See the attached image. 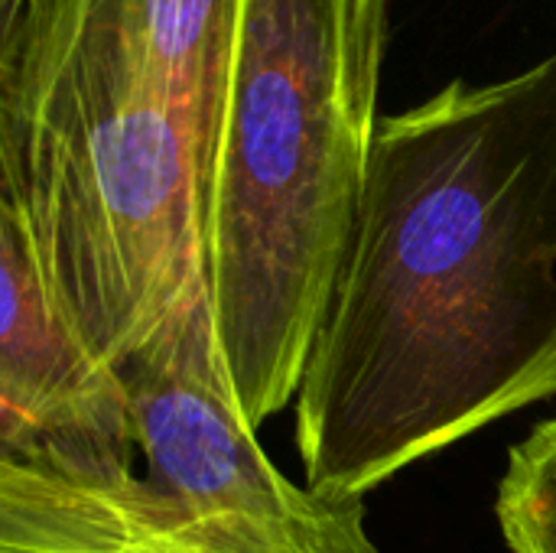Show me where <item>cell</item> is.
Wrapping results in <instances>:
<instances>
[{
    "label": "cell",
    "instance_id": "6da1fadb",
    "mask_svg": "<svg viewBox=\"0 0 556 553\" xmlns=\"http://www.w3.org/2000/svg\"><path fill=\"white\" fill-rule=\"evenodd\" d=\"M556 398V49L381 117L296 391L306 486L365 499Z\"/></svg>",
    "mask_w": 556,
    "mask_h": 553
},
{
    "label": "cell",
    "instance_id": "277c9868",
    "mask_svg": "<svg viewBox=\"0 0 556 553\" xmlns=\"http://www.w3.org/2000/svg\"><path fill=\"white\" fill-rule=\"evenodd\" d=\"M117 368L130 456L98 469L0 460V553H381L362 499L296 486L270 463L205 293Z\"/></svg>",
    "mask_w": 556,
    "mask_h": 553
},
{
    "label": "cell",
    "instance_id": "7a4b0ae2",
    "mask_svg": "<svg viewBox=\"0 0 556 553\" xmlns=\"http://www.w3.org/2000/svg\"><path fill=\"white\" fill-rule=\"evenodd\" d=\"M391 0H215L202 280L254 430L296 401L381 124Z\"/></svg>",
    "mask_w": 556,
    "mask_h": 553
},
{
    "label": "cell",
    "instance_id": "52a82bcc",
    "mask_svg": "<svg viewBox=\"0 0 556 553\" xmlns=\"http://www.w3.org/2000/svg\"><path fill=\"white\" fill-rule=\"evenodd\" d=\"M215 23V0H147L150 52L169 85L189 98L205 117L208 42Z\"/></svg>",
    "mask_w": 556,
    "mask_h": 553
},
{
    "label": "cell",
    "instance_id": "8992f818",
    "mask_svg": "<svg viewBox=\"0 0 556 553\" xmlns=\"http://www.w3.org/2000/svg\"><path fill=\"white\" fill-rule=\"evenodd\" d=\"M495 512L511 553H556V420L511 450Z\"/></svg>",
    "mask_w": 556,
    "mask_h": 553
},
{
    "label": "cell",
    "instance_id": "3957f363",
    "mask_svg": "<svg viewBox=\"0 0 556 553\" xmlns=\"http://www.w3.org/2000/svg\"><path fill=\"white\" fill-rule=\"evenodd\" d=\"M0 205L111 365L202 280V111L150 52L147 0H0Z\"/></svg>",
    "mask_w": 556,
    "mask_h": 553
},
{
    "label": "cell",
    "instance_id": "5b68a950",
    "mask_svg": "<svg viewBox=\"0 0 556 553\" xmlns=\"http://www.w3.org/2000/svg\"><path fill=\"white\" fill-rule=\"evenodd\" d=\"M0 460L98 469L134 450L130 391L52 297L29 231L0 205Z\"/></svg>",
    "mask_w": 556,
    "mask_h": 553
}]
</instances>
